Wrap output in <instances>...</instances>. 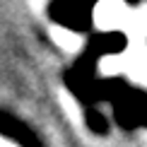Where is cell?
<instances>
[{"label": "cell", "instance_id": "obj_1", "mask_svg": "<svg viewBox=\"0 0 147 147\" xmlns=\"http://www.w3.org/2000/svg\"><path fill=\"white\" fill-rule=\"evenodd\" d=\"M60 3L65 5V12H63V22H68V24H72L75 29H82V5H87L89 0H60Z\"/></svg>", "mask_w": 147, "mask_h": 147}]
</instances>
